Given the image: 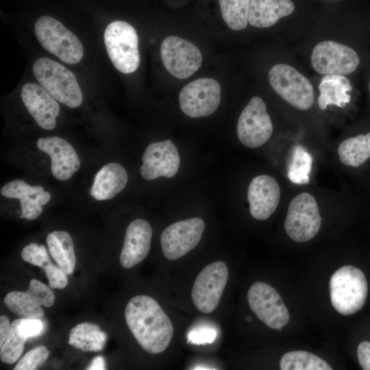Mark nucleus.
I'll use <instances>...</instances> for the list:
<instances>
[{
    "instance_id": "nucleus-25",
    "label": "nucleus",
    "mask_w": 370,
    "mask_h": 370,
    "mask_svg": "<svg viewBox=\"0 0 370 370\" xmlns=\"http://www.w3.org/2000/svg\"><path fill=\"white\" fill-rule=\"evenodd\" d=\"M107 338L97 325L85 322L71 330L69 344L83 352H99L103 349Z\"/></svg>"
},
{
    "instance_id": "nucleus-5",
    "label": "nucleus",
    "mask_w": 370,
    "mask_h": 370,
    "mask_svg": "<svg viewBox=\"0 0 370 370\" xmlns=\"http://www.w3.org/2000/svg\"><path fill=\"white\" fill-rule=\"evenodd\" d=\"M36 36L49 52L69 64L78 63L84 49L78 38L57 19L43 16L35 24Z\"/></svg>"
},
{
    "instance_id": "nucleus-6",
    "label": "nucleus",
    "mask_w": 370,
    "mask_h": 370,
    "mask_svg": "<svg viewBox=\"0 0 370 370\" xmlns=\"http://www.w3.org/2000/svg\"><path fill=\"white\" fill-rule=\"evenodd\" d=\"M271 86L286 102L300 110L310 109L314 93L310 80L293 66L284 63L273 66L268 73Z\"/></svg>"
},
{
    "instance_id": "nucleus-1",
    "label": "nucleus",
    "mask_w": 370,
    "mask_h": 370,
    "mask_svg": "<svg viewBox=\"0 0 370 370\" xmlns=\"http://www.w3.org/2000/svg\"><path fill=\"white\" fill-rule=\"evenodd\" d=\"M124 314L130 330L145 351L158 354L168 347L173 326L153 298L147 295L133 297L127 304Z\"/></svg>"
},
{
    "instance_id": "nucleus-14",
    "label": "nucleus",
    "mask_w": 370,
    "mask_h": 370,
    "mask_svg": "<svg viewBox=\"0 0 370 370\" xmlns=\"http://www.w3.org/2000/svg\"><path fill=\"white\" fill-rule=\"evenodd\" d=\"M204 229L205 223L199 217L180 221L169 225L160 236L163 255L171 260L184 256L198 245Z\"/></svg>"
},
{
    "instance_id": "nucleus-23",
    "label": "nucleus",
    "mask_w": 370,
    "mask_h": 370,
    "mask_svg": "<svg viewBox=\"0 0 370 370\" xmlns=\"http://www.w3.org/2000/svg\"><path fill=\"white\" fill-rule=\"evenodd\" d=\"M318 88L320 95L317 103L321 110L331 105L344 108L350 101L348 92L352 90L351 83L343 75H325Z\"/></svg>"
},
{
    "instance_id": "nucleus-26",
    "label": "nucleus",
    "mask_w": 370,
    "mask_h": 370,
    "mask_svg": "<svg viewBox=\"0 0 370 370\" xmlns=\"http://www.w3.org/2000/svg\"><path fill=\"white\" fill-rule=\"evenodd\" d=\"M341 162L349 166L358 167L370 158V132L350 137L338 147Z\"/></svg>"
},
{
    "instance_id": "nucleus-30",
    "label": "nucleus",
    "mask_w": 370,
    "mask_h": 370,
    "mask_svg": "<svg viewBox=\"0 0 370 370\" xmlns=\"http://www.w3.org/2000/svg\"><path fill=\"white\" fill-rule=\"evenodd\" d=\"M312 163L311 155L302 146H295L288 166L287 175L291 182L299 185L308 183Z\"/></svg>"
},
{
    "instance_id": "nucleus-7",
    "label": "nucleus",
    "mask_w": 370,
    "mask_h": 370,
    "mask_svg": "<svg viewBox=\"0 0 370 370\" xmlns=\"http://www.w3.org/2000/svg\"><path fill=\"white\" fill-rule=\"evenodd\" d=\"M321 223L317 203L308 193L294 197L290 201L284 221L288 236L298 243L308 241L318 233Z\"/></svg>"
},
{
    "instance_id": "nucleus-11",
    "label": "nucleus",
    "mask_w": 370,
    "mask_h": 370,
    "mask_svg": "<svg viewBox=\"0 0 370 370\" xmlns=\"http://www.w3.org/2000/svg\"><path fill=\"white\" fill-rule=\"evenodd\" d=\"M273 130L264 101L260 97H252L238 120L236 132L239 140L247 147H259L269 139Z\"/></svg>"
},
{
    "instance_id": "nucleus-12",
    "label": "nucleus",
    "mask_w": 370,
    "mask_h": 370,
    "mask_svg": "<svg viewBox=\"0 0 370 370\" xmlns=\"http://www.w3.org/2000/svg\"><path fill=\"white\" fill-rule=\"evenodd\" d=\"M221 86L212 78L195 79L181 90L179 103L189 117L199 118L213 114L221 102Z\"/></svg>"
},
{
    "instance_id": "nucleus-37",
    "label": "nucleus",
    "mask_w": 370,
    "mask_h": 370,
    "mask_svg": "<svg viewBox=\"0 0 370 370\" xmlns=\"http://www.w3.org/2000/svg\"><path fill=\"white\" fill-rule=\"evenodd\" d=\"M359 363L364 370H370V342L362 341L357 348Z\"/></svg>"
},
{
    "instance_id": "nucleus-10",
    "label": "nucleus",
    "mask_w": 370,
    "mask_h": 370,
    "mask_svg": "<svg viewBox=\"0 0 370 370\" xmlns=\"http://www.w3.org/2000/svg\"><path fill=\"white\" fill-rule=\"evenodd\" d=\"M247 297L251 310L267 327L281 331L288 322V309L277 291L269 284L254 282Z\"/></svg>"
},
{
    "instance_id": "nucleus-36",
    "label": "nucleus",
    "mask_w": 370,
    "mask_h": 370,
    "mask_svg": "<svg viewBox=\"0 0 370 370\" xmlns=\"http://www.w3.org/2000/svg\"><path fill=\"white\" fill-rule=\"evenodd\" d=\"M49 280V286L52 289H63L68 284L66 273L60 267H56L51 262L48 263L43 268Z\"/></svg>"
},
{
    "instance_id": "nucleus-24",
    "label": "nucleus",
    "mask_w": 370,
    "mask_h": 370,
    "mask_svg": "<svg viewBox=\"0 0 370 370\" xmlns=\"http://www.w3.org/2000/svg\"><path fill=\"white\" fill-rule=\"evenodd\" d=\"M51 255L58 267L67 275L73 273L76 264L74 245L71 235L65 231H53L47 237Z\"/></svg>"
},
{
    "instance_id": "nucleus-8",
    "label": "nucleus",
    "mask_w": 370,
    "mask_h": 370,
    "mask_svg": "<svg viewBox=\"0 0 370 370\" xmlns=\"http://www.w3.org/2000/svg\"><path fill=\"white\" fill-rule=\"evenodd\" d=\"M313 69L322 75H347L356 70L360 58L352 48L333 40H323L313 48L310 57Z\"/></svg>"
},
{
    "instance_id": "nucleus-38",
    "label": "nucleus",
    "mask_w": 370,
    "mask_h": 370,
    "mask_svg": "<svg viewBox=\"0 0 370 370\" xmlns=\"http://www.w3.org/2000/svg\"><path fill=\"white\" fill-rule=\"evenodd\" d=\"M10 327L11 325L8 318L6 316L1 315L0 317V347L3 346L7 338Z\"/></svg>"
},
{
    "instance_id": "nucleus-39",
    "label": "nucleus",
    "mask_w": 370,
    "mask_h": 370,
    "mask_svg": "<svg viewBox=\"0 0 370 370\" xmlns=\"http://www.w3.org/2000/svg\"><path fill=\"white\" fill-rule=\"evenodd\" d=\"M88 370H103L106 369V362L103 357L99 356L92 359L90 364L86 368Z\"/></svg>"
},
{
    "instance_id": "nucleus-9",
    "label": "nucleus",
    "mask_w": 370,
    "mask_h": 370,
    "mask_svg": "<svg viewBox=\"0 0 370 370\" xmlns=\"http://www.w3.org/2000/svg\"><path fill=\"white\" fill-rule=\"evenodd\" d=\"M228 279V269L222 261L212 262L197 276L191 291L195 308L208 314L219 305Z\"/></svg>"
},
{
    "instance_id": "nucleus-29",
    "label": "nucleus",
    "mask_w": 370,
    "mask_h": 370,
    "mask_svg": "<svg viewBox=\"0 0 370 370\" xmlns=\"http://www.w3.org/2000/svg\"><path fill=\"white\" fill-rule=\"evenodd\" d=\"M4 304L11 312L22 318L41 319L45 314L41 306L27 291L8 293Z\"/></svg>"
},
{
    "instance_id": "nucleus-28",
    "label": "nucleus",
    "mask_w": 370,
    "mask_h": 370,
    "mask_svg": "<svg viewBox=\"0 0 370 370\" xmlns=\"http://www.w3.org/2000/svg\"><path fill=\"white\" fill-rule=\"evenodd\" d=\"M223 19L232 30L244 29L249 23L251 0H219Z\"/></svg>"
},
{
    "instance_id": "nucleus-20",
    "label": "nucleus",
    "mask_w": 370,
    "mask_h": 370,
    "mask_svg": "<svg viewBox=\"0 0 370 370\" xmlns=\"http://www.w3.org/2000/svg\"><path fill=\"white\" fill-rule=\"evenodd\" d=\"M1 194L7 198L20 200L21 208V219L34 220L42 212V206L51 199L49 192L41 186H30L22 180H14L5 184Z\"/></svg>"
},
{
    "instance_id": "nucleus-22",
    "label": "nucleus",
    "mask_w": 370,
    "mask_h": 370,
    "mask_svg": "<svg viewBox=\"0 0 370 370\" xmlns=\"http://www.w3.org/2000/svg\"><path fill=\"white\" fill-rule=\"evenodd\" d=\"M294 10L291 0H251L249 23L256 27H269Z\"/></svg>"
},
{
    "instance_id": "nucleus-32",
    "label": "nucleus",
    "mask_w": 370,
    "mask_h": 370,
    "mask_svg": "<svg viewBox=\"0 0 370 370\" xmlns=\"http://www.w3.org/2000/svg\"><path fill=\"white\" fill-rule=\"evenodd\" d=\"M49 354L45 346H38L29 351L17 362L14 370H35L44 365Z\"/></svg>"
},
{
    "instance_id": "nucleus-31",
    "label": "nucleus",
    "mask_w": 370,
    "mask_h": 370,
    "mask_svg": "<svg viewBox=\"0 0 370 370\" xmlns=\"http://www.w3.org/2000/svg\"><path fill=\"white\" fill-rule=\"evenodd\" d=\"M18 319L11 323L8 336L1 347L0 358L3 362L12 364L21 356L27 340L21 336L18 330Z\"/></svg>"
},
{
    "instance_id": "nucleus-34",
    "label": "nucleus",
    "mask_w": 370,
    "mask_h": 370,
    "mask_svg": "<svg viewBox=\"0 0 370 370\" xmlns=\"http://www.w3.org/2000/svg\"><path fill=\"white\" fill-rule=\"evenodd\" d=\"M27 291L40 306L51 307L54 304L55 295L51 288L36 279L30 281Z\"/></svg>"
},
{
    "instance_id": "nucleus-35",
    "label": "nucleus",
    "mask_w": 370,
    "mask_h": 370,
    "mask_svg": "<svg viewBox=\"0 0 370 370\" xmlns=\"http://www.w3.org/2000/svg\"><path fill=\"white\" fill-rule=\"evenodd\" d=\"M44 323L40 319H18V330L25 340L40 335L44 330Z\"/></svg>"
},
{
    "instance_id": "nucleus-17",
    "label": "nucleus",
    "mask_w": 370,
    "mask_h": 370,
    "mask_svg": "<svg viewBox=\"0 0 370 370\" xmlns=\"http://www.w3.org/2000/svg\"><path fill=\"white\" fill-rule=\"evenodd\" d=\"M21 95L27 110L40 127L47 130L55 128L60 107L54 97L35 83L25 84Z\"/></svg>"
},
{
    "instance_id": "nucleus-40",
    "label": "nucleus",
    "mask_w": 370,
    "mask_h": 370,
    "mask_svg": "<svg viewBox=\"0 0 370 370\" xmlns=\"http://www.w3.org/2000/svg\"><path fill=\"white\" fill-rule=\"evenodd\" d=\"M369 93H370V81H369Z\"/></svg>"
},
{
    "instance_id": "nucleus-2",
    "label": "nucleus",
    "mask_w": 370,
    "mask_h": 370,
    "mask_svg": "<svg viewBox=\"0 0 370 370\" xmlns=\"http://www.w3.org/2000/svg\"><path fill=\"white\" fill-rule=\"evenodd\" d=\"M367 279L358 268L345 265L338 269L330 280V300L340 314L348 316L358 312L365 304Z\"/></svg>"
},
{
    "instance_id": "nucleus-15",
    "label": "nucleus",
    "mask_w": 370,
    "mask_h": 370,
    "mask_svg": "<svg viewBox=\"0 0 370 370\" xmlns=\"http://www.w3.org/2000/svg\"><path fill=\"white\" fill-rule=\"evenodd\" d=\"M142 161L140 172L147 180L159 177L171 178L177 173L180 164L177 149L169 139L149 144L144 151Z\"/></svg>"
},
{
    "instance_id": "nucleus-27",
    "label": "nucleus",
    "mask_w": 370,
    "mask_h": 370,
    "mask_svg": "<svg viewBox=\"0 0 370 370\" xmlns=\"http://www.w3.org/2000/svg\"><path fill=\"white\" fill-rule=\"evenodd\" d=\"M281 370H332L331 366L320 357L306 351H292L282 356Z\"/></svg>"
},
{
    "instance_id": "nucleus-21",
    "label": "nucleus",
    "mask_w": 370,
    "mask_h": 370,
    "mask_svg": "<svg viewBox=\"0 0 370 370\" xmlns=\"http://www.w3.org/2000/svg\"><path fill=\"white\" fill-rule=\"evenodd\" d=\"M127 181L125 168L119 163L110 162L96 173L90 193L96 200H108L121 193Z\"/></svg>"
},
{
    "instance_id": "nucleus-4",
    "label": "nucleus",
    "mask_w": 370,
    "mask_h": 370,
    "mask_svg": "<svg viewBox=\"0 0 370 370\" xmlns=\"http://www.w3.org/2000/svg\"><path fill=\"white\" fill-rule=\"evenodd\" d=\"M103 40L109 58L118 71L128 74L137 70L140 64L138 37L132 25L114 21L106 28Z\"/></svg>"
},
{
    "instance_id": "nucleus-18",
    "label": "nucleus",
    "mask_w": 370,
    "mask_h": 370,
    "mask_svg": "<svg viewBox=\"0 0 370 370\" xmlns=\"http://www.w3.org/2000/svg\"><path fill=\"white\" fill-rule=\"evenodd\" d=\"M280 197V186L273 177L268 175L254 177L247 190V199L252 217L257 220L269 218L276 210Z\"/></svg>"
},
{
    "instance_id": "nucleus-33",
    "label": "nucleus",
    "mask_w": 370,
    "mask_h": 370,
    "mask_svg": "<svg viewBox=\"0 0 370 370\" xmlns=\"http://www.w3.org/2000/svg\"><path fill=\"white\" fill-rule=\"evenodd\" d=\"M21 258L24 261L42 268L51 262L45 247L35 243H32L23 249Z\"/></svg>"
},
{
    "instance_id": "nucleus-16",
    "label": "nucleus",
    "mask_w": 370,
    "mask_h": 370,
    "mask_svg": "<svg viewBox=\"0 0 370 370\" xmlns=\"http://www.w3.org/2000/svg\"><path fill=\"white\" fill-rule=\"evenodd\" d=\"M36 145L40 151L50 157L51 171L56 179L69 180L79 170V158L66 140L58 136L41 138Z\"/></svg>"
},
{
    "instance_id": "nucleus-3",
    "label": "nucleus",
    "mask_w": 370,
    "mask_h": 370,
    "mask_svg": "<svg viewBox=\"0 0 370 370\" xmlns=\"http://www.w3.org/2000/svg\"><path fill=\"white\" fill-rule=\"evenodd\" d=\"M33 72L40 85L58 101L72 108L82 104L83 95L75 75L59 62L40 58L34 64Z\"/></svg>"
},
{
    "instance_id": "nucleus-19",
    "label": "nucleus",
    "mask_w": 370,
    "mask_h": 370,
    "mask_svg": "<svg viewBox=\"0 0 370 370\" xmlns=\"http://www.w3.org/2000/svg\"><path fill=\"white\" fill-rule=\"evenodd\" d=\"M151 237V227L145 219H136L129 224L120 255V263L123 268L130 269L147 257Z\"/></svg>"
},
{
    "instance_id": "nucleus-13",
    "label": "nucleus",
    "mask_w": 370,
    "mask_h": 370,
    "mask_svg": "<svg viewBox=\"0 0 370 370\" xmlns=\"http://www.w3.org/2000/svg\"><path fill=\"white\" fill-rule=\"evenodd\" d=\"M160 56L166 69L178 79H186L201 66L202 56L192 42L176 36L164 39L160 47Z\"/></svg>"
}]
</instances>
